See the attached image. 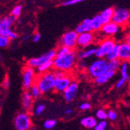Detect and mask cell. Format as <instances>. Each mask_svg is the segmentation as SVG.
I'll use <instances>...</instances> for the list:
<instances>
[{
    "label": "cell",
    "instance_id": "obj_32",
    "mask_svg": "<svg viewBox=\"0 0 130 130\" xmlns=\"http://www.w3.org/2000/svg\"><path fill=\"white\" fill-rule=\"evenodd\" d=\"M10 43V40L0 34V48H6Z\"/></svg>",
    "mask_w": 130,
    "mask_h": 130
},
{
    "label": "cell",
    "instance_id": "obj_35",
    "mask_svg": "<svg viewBox=\"0 0 130 130\" xmlns=\"http://www.w3.org/2000/svg\"><path fill=\"white\" fill-rule=\"evenodd\" d=\"M21 11H22V6L20 5H19L13 8V9L11 12V14H13L16 17H20V15L21 13Z\"/></svg>",
    "mask_w": 130,
    "mask_h": 130
},
{
    "label": "cell",
    "instance_id": "obj_2",
    "mask_svg": "<svg viewBox=\"0 0 130 130\" xmlns=\"http://www.w3.org/2000/svg\"><path fill=\"white\" fill-rule=\"evenodd\" d=\"M87 73L93 79L104 75L108 70V61L105 58H98L87 68Z\"/></svg>",
    "mask_w": 130,
    "mask_h": 130
},
{
    "label": "cell",
    "instance_id": "obj_3",
    "mask_svg": "<svg viewBox=\"0 0 130 130\" xmlns=\"http://www.w3.org/2000/svg\"><path fill=\"white\" fill-rule=\"evenodd\" d=\"M55 80V78L53 75V73L46 72L41 73L40 76L36 78L35 84L40 88L42 93H47L54 90Z\"/></svg>",
    "mask_w": 130,
    "mask_h": 130
},
{
    "label": "cell",
    "instance_id": "obj_12",
    "mask_svg": "<svg viewBox=\"0 0 130 130\" xmlns=\"http://www.w3.org/2000/svg\"><path fill=\"white\" fill-rule=\"evenodd\" d=\"M79 90V84L76 81L72 80L70 84L67 87V88L62 92L63 93V98L66 102H71L73 101L78 93Z\"/></svg>",
    "mask_w": 130,
    "mask_h": 130
},
{
    "label": "cell",
    "instance_id": "obj_48",
    "mask_svg": "<svg viewBox=\"0 0 130 130\" xmlns=\"http://www.w3.org/2000/svg\"><path fill=\"white\" fill-rule=\"evenodd\" d=\"M0 60H1V54H0Z\"/></svg>",
    "mask_w": 130,
    "mask_h": 130
},
{
    "label": "cell",
    "instance_id": "obj_49",
    "mask_svg": "<svg viewBox=\"0 0 130 130\" xmlns=\"http://www.w3.org/2000/svg\"><path fill=\"white\" fill-rule=\"evenodd\" d=\"M62 1H67V0H62Z\"/></svg>",
    "mask_w": 130,
    "mask_h": 130
},
{
    "label": "cell",
    "instance_id": "obj_42",
    "mask_svg": "<svg viewBox=\"0 0 130 130\" xmlns=\"http://www.w3.org/2000/svg\"><path fill=\"white\" fill-rule=\"evenodd\" d=\"M125 41L130 46V30L125 34Z\"/></svg>",
    "mask_w": 130,
    "mask_h": 130
},
{
    "label": "cell",
    "instance_id": "obj_46",
    "mask_svg": "<svg viewBox=\"0 0 130 130\" xmlns=\"http://www.w3.org/2000/svg\"><path fill=\"white\" fill-rule=\"evenodd\" d=\"M29 38H30V37H29L28 35H27V36H26V37H23V41H26V40H27V39H28Z\"/></svg>",
    "mask_w": 130,
    "mask_h": 130
},
{
    "label": "cell",
    "instance_id": "obj_25",
    "mask_svg": "<svg viewBox=\"0 0 130 130\" xmlns=\"http://www.w3.org/2000/svg\"><path fill=\"white\" fill-rule=\"evenodd\" d=\"M122 61L119 58H115V59L108 61V69L114 70L115 72H117L119 69L120 66H121Z\"/></svg>",
    "mask_w": 130,
    "mask_h": 130
},
{
    "label": "cell",
    "instance_id": "obj_18",
    "mask_svg": "<svg viewBox=\"0 0 130 130\" xmlns=\"http://www.w3.org/2000/svg\"><path fill=\"white\" fill-rule=\"evenodd\" d=\"M33 104V97L30 91H26L22 98V105L25 111H29Z\"/></svg>",
    "mask_w": 130,
    "mask_h": 130
},
{
    "label": "cell",
    "instance_id": "obj_5",
    "mask_svg": "<svg viewBox=\"0 0 130 130\" xmlns=\"http://www.w3.org/2000/svg\"><path fill=\"white\" fill-rule=\"evenodd\" d=\"M57 50L52 49L37 58H31L27 61V66L32 68H38L42 64L53 60L56 56Z\"/></svg>",
    "mask_w": 130,
    "mask_h": 130
},
{
    "label": "cell",
    "instance_id": "obj_41",
    "mask_svg": "<svg viewBox=\"0 0 130 130\" xmlns=\"http://www.w3.org/2000/svg\"><path fill=\"white\" fill-rule=\"evenodd\" d=\"M41 40V34L39 33H36L33 37V41L34 42H38Z\"/></svg>",
    "mask_w": 130,
    "mask_h": 130
},
{
    "label": "cell",
    "instance_id": "obj_17",
    "mask_svg": "<svg viewBox=\"0 0 130 130\" xmlns=\"http://www.w3.org/2000/svg\"><path fill=\"white\" fill-rule=\"evenodd\" d=\"M16 19L17 17H14L13 14H10L3 18H1L0 19V30L10 28L16 21Z\"/></svg>",
    "mask_w": 130,
    "mask_h": 130
},
{
    "label": "cell",
    "instance_id": "obj_47",
    "mask_svg": "<svg viewBox=\"0 0 130 130\" xmlns=\"http://www.w3.org/2000/svg\"><path fill=\"white\" fill-rule=\"evenodd\" d=\"M127 80H128V82L130 83V75H129V76H128V78L127 79Z\"/></svg>",
    "mask_w": 130,
    "mask_h": 130
},
{
    "label": "cell",
    "instance_id": "obj_38",
    "mask_svg": "<svg viewBox=\"0 0 130 130\" xmlns=\"http://www.w3.org/2000/svg\"><path fill=\"white\" fill-rule=\"evenodd\" d=\"M91 108V104L89 102H84L79 105V109L81 111H87Z\"/></svg>",
    "mask_w": 130,
    "mask_h": 130
},
{
    "label": "cell",
    "instance_id": "obj_13",
    "mask_svg": "<svg viewBox=\"0 0 130 130\" xmlns=\"http://www.w3.org/2000/svg\"><path fill=\"white\" fill-rule=\"evenodd\" d=\"M71 82H72V79H71V77H69V76H68L67 74L61 78H57L55 80L54 90L56 92L62 93L67 88V87L70 84Z\"/></svg>",
    "mask_w": 130,
    "mask_h": 130
},
{
    "label": "cell",
    "instance_id": "obj_21",
    "mask_svg": "<svg viewBox=\"0 0 130 130\" xmlns=\"http://www.w3.org/2000/svg\"><path fill=\"white\" fill-rule=\"evenodd\" d=\"M91 23H92V27L93 31L94 32H99L103 26V23L100 18L99 14H97L94 16L93 18H91Z\"/></svg>",
    "mask_w": 130,
    "mask_h": 130
},
{
    "label": "cell",
    "instance_id": "obj_34",
    "mask_svg": "<svg viewBox=\"0 0 130 130\" xmlns=\"http://www.w3.org/2000/svg\"><path fill=\"white\" fill-rule=\"evenodd\" d=\"M84 1H86V0H67V1H63L62 6H72V5H75V4L82 3Z\"/></svg>",
    "mask_w": 130,
    "mask_h": 130
},
{
    "label": "cell",
    "instance_id": "obj_7",
    "mask_svg": "<svg viewBox=\"0 0 130 130\" xmlns=\"http://www.w3.org/2000/svg\"><path fill=\"white\" fill-rule=\"evenodd\" d=\"M13 124L17 130H28L32 127L30 117L27 112L19 113L15 117Z\"/></svg>",
    "mask_w": 130,
    "mask_h": 130
},
{
    "label": "cell",
    "instance_id": "obj_22",
    "mask_svg": "<svg viewBox=\"0 0 130 130\" xmlns=\"http://www.w3.org/2000/svg\"><path fill=\"white\" fill-rule=\"evenodd\" d=\"M129 68H130V62L122 61L119 70H120L121 76L122 78H125L126 79L128 78V76H129V73H128Z\"/></svg>",
    "mask_w": 130,
    "mask_h": 130
},
{
    "label": "cell",
    "instance_id": "obj_26",
    "mask_svg": "<svg viewBox=\"0 0 130 130\" xmlns=\"http://www.w3.org/2000/svg\"><path fill=\"white\" fill-rule=\"evenodd\" d=\"M30 93H31L33 98H35V99L39 98L42 93L40 88L38 87V85L36 84H34L31 86V87L30 88Z\"/></svg>",
    "mask_w": 130,
    "mask_h": 130
},
{
    "label": "cell",
    "instance_id": "obj_19",
    "mask_svg": "<svg viewBox=\"0 0 130 130\" xmlns=\"http://www.w3.org/2000/svg\"><path fill=\"white\" fill-rule=\"evenodd\" d=\"M98 122V120L95 117L93 116H87L83 118L80 121V124L83 127L86 128H93L94 126L96 125Z\"/></svg>",
    "mask_w": 130,
    "mask_h": 130
},
{
    "label": "cell",
    "instance_id": "obj_33",
    "mask_svg": "<svg viewBox=\"0 0 130 130\" xmlns=\"http://www.w3.org/2000/svg\"><path fill=\"white\" fill-rule=\"evenodd\" d=\"M107 117L110 121H115L118 118V114L115 111L110 109L107 111Z\"/></svg>",
    "mask_w": 130,
    "mask_h": 130
},
{
    "label": "cell",
    "instance_id": "obj_24",
    "mask_svg": "<svg viewBox=\"0 0 130 130\" xmlns=\"http://www.w3.org/2000/svg\"><path fill=\"white\" fill-rule=\"evenodd\" d=\"M52 67H53V60L42 64L41 66H38L37 69H38V72L39 73H44L46 72H48V70H50Z\"/></svg>",
    "mask_w": 130,
    "mask_h": 130
},
{
    "label": "cell",
    "instance_id": "obj_11",
    "mask_svg": "<svg viewBox=\"0 0 130 130\" xmlns=\"http://www.w3.org/2000/svg\"><path fill=\"white\" fill-rule=\"evenodd\" d=\"M95 41V34L91 32H84L78 34L77 46L80 48H85L92 45Z\"/></svg>",
    "mask_w": 130,
    "mask_h": 130
},
{
    "label": "cell",
    "instance_id": "obj_23",
    "mask_svg": "<svg viewBox=\"0 0 130 130\" xmlns=\"http://www.w3.org/2000/svg\"><path fill=\"white\" fill-rule=\"evenodd\" d=\"M0 34H3V36L8 38L9 40H15L18 38V34L12 30L10 28H6V29H2L0 30Z\"/></svg>",
    "mask_w": 130,
    "mask_h": 130
},
{
    "label": "cell",
    "instance_id": "obj_44",
    "mask_svg": "<svg viewBox=\"0 0 130 130\" xmlns=\"http://www.w3.org/2000/svg\"><path fill=\"white\" fill-rule=\"evenodd\" d=\"M73 109H71V108H68V109H66V111H65V114L66 115H71L73 113Z\"/></svg>",
    "mask_w": 130,
    "mask_h": 130
},
{
    "label": "cell",
    "instance_id": "obj_1",
    "mask_svg": "<svg viewBox=\"0 0 130 130\" xmlns=\"http://www.w3.org/2000/svg\"><path fill=\"white\" fill-rule=\"evenodd\" d=\"M76 52L71 49L69 52L62 55H56L53 59V67L55 69H59L65 73L73 70L76 65Z\"/></svg>",
    "mask_w": 130,
    "mask_h": 130
},
{
    "label": "cell",
    "instance_id": "obj_43",
    "mask_svg": "<svg viewBox=\"0 0 130 130\" xmlns=\"http://www.w3.org/2000/svg\"><path fill=\"white\" fill-rule=\"evenodd\" d=\"M75 31H76L78 34H81V33H84V29H83V27H82V26H81L80 23H79V25H77V27H76V29H75Z\"/></svg>",
    "mask_w": 130,
    "mask_h": 130
},
{
    "label": "cell",
    "instance_id": "obj_6",
    "mask_svg": "<svg viewBox=\"0 0 130 130\" xmlns=\"http://www.w3.org/2000/svg\"><path fill=\"white\" fill-rule=\"evenodd\" d=\"M130 20V11L125 8L114 9V14L111 21L121 27L126 25Z\"/></svg>",
    "mask_w": 130,
    "mask_h": 130
},
{
    "label": "cell",
    "instance_id": "obj_8",
    "mask_svg": "<svg viewBox=\"0 0 130 130\" xmlns=\"http://www.w3.org/2000/svg\"><path fill=\"white\" fill-rule=\"evenodd\" d=\"M77 38L78 34L75 30L67 31L61 37L60 44L61 45L66 46L71 49H74L77 46Z\"/></svg>",
    "mask_w": 130,
    "mask_h": 130
},
{
    "label": "cell",
    "instance_id": "obj_36",
    "mask_svg": "<svg viewBox=\"0 0 130 130\" xmlns=\"http://www.w3.org/2000/svg\"><path fill=\"white\" fill-rule=\"evenodd\" d=\"M126 82H127V79L122 77L120 79H119V80H118V82L116 83V84H115L116 88L117 89H121V88H122L125 85Z\"/></svg>",
    "mask_w": 130,
    "mask_h": 130
},
{
    "label": "cell",
    "instance_id": "obj_39",
    "mask_svg": "<svg viewBox=\"0 0 130 130\" xmlns=\"http://www.w3.org/2000/svg\"><path fill=\"white\" fill-rule=\"evenodd\" d=\"M44 109H45V106L44 104H39L35 108V110H34L35 114L37 115H40L44 111Z\"/></svg>",
    "mask_w": 130,
    "mask_h": 130
},
{
    "label": "cell",
    "instance_id": "obj_9",
    "mask_svg": "<svg viewBox=\"0 0 130 130\" xmlns=\"http://www.w3.org/2000/svg\"><path fill=\"white\" fill-rule=\"evenodd\" d=\"M23 86L26 90H29L33 84H34L36 81V76H35V71L34 68L27 66L23 70Z\"/></svg>",
    "mask_w": 130,
    "mask_h": 130
},
{
    "label": "cell",
    "instance_id": "obj_10",
    "mask_svg": "<svg viewBox=\"0 0 130 130\" xmlns=\"http://www.w3.org/2000/svg\"><path fill=\"white\" fill-rule=\"evenodd\" d=\"M121 26L118 25L113 21H110L107 23L103 24L100 32L104 38H113L120 31Z\"/></svg>",
    "mask_w": 130,
    "mask_h": 130
},
{
    "label": "cell",
    "instance_id": "obj_29",
    "mask_svg": "<svg viewBox=\"0 0 130 130\" xmlns=\"http://www.w3.org/2000/svg\"><path fill=\"white\" fill-rule=\"evenodd\" d=\"M108 128V122L106 120H100L97 122L96 125L94 126V130H105Z\"/></svg>",
    "mask_w": 130,
    "mask_h": 130
},
{
    "label": "cell",
    "instance_id": "obj_40",
    "mask_svg": "<svg viewBox=\"0 0 130 130\" xmlns=\"http://www.w3.org/2000/svg\"><path fill=\"white\" fill-rule=\"evenodd\" d=\"M79 67L81 69H87V64L85 60H79V64H78Z\"/></svg>",
    "mask_w": 130,
    "mask_h": 130
},
{
    "label": "cell",
    "instance_id": "obj_16",
    "mask_svg": "<svg viewBox=\"0 0 130 130\" xmlns=\"http://www.w3.org/2000/svg\"><path fill=\"white\" fill-rule=\"evenodd\" d=\"M113 14H114V8H112V7L106 8L105 9L101 11L99 13V16L103 23V24L111 21Z\"/></svg>",
    "mask_w": 130,
    "mask_h": 130
},
{
    "label": "cell",
    "instance_id": "obj_45",
    "mask_svg": "<svg viewBox=\"0 0 130 130\" xmlns=\"http://www.w3.org/2000/svg\"><path fill=\"white\" fill-rule=\"evenodd\" d=\"M4 87H5L6 88H8V87H9V81L8 78H7V79H6V81H5V83H4Z\"/></svg>",
    "mask_w": 130,
    "mask_h": 130
},
{
    "label": "cell",
    "instance_id": "obj_31",
    "mask_svg": "<svg viewBox=\"0 0 130 130\" xmlns=\"http://www.w3.org/2000/svg\"><path fill=\"white\" fill-rule=\"evenodd\" d=\"M57 124L56 120L55 119H48L44 122V127L46 129H52Z\"/></svg>",
    "mask_w": 130,
    "mask_h": 130
},
{
    "label": "cell",
    "instance_id": "obj_14",
    "mask_svg": "<svg viewBox=\"0 0 130 130\" xmlns=\"http://www.w3.org/2000/svg\"><path fill=\"white\" fill-rule=\"evenodd\" d=\"M97 47H91V48H81V50L76 52V58L78 60H86L87 58L96 55Z\"/></svg>",
    "mask_w": 130,
    "mask_h": 130
},
{
    "label": "cell",
    "instance_id": "obj_37",
    "mask_svg": "<svg viewBox=\"0 0 130 130\" xmlns=\"http://www.w3.org/2000/svg\"><path fill=\"white\" fill-rule=\"evenodd\" d=\"M53 75H54L55 78L57 79V78H61V77L66 76V73L63 72V71H62V70H59V69H55L53 72Z\"/></svg>",
    "mask_w": 130,
    "mask_h": 130
},
{
    "label": "cell",
    "instance_id": "obj_30",
    "mask_svg": "<svg viewBox=\"0 0 130 130\" xmlns=\"http://www.w3.org/2000/svg\"><path fill=\"white\" fill-rule=\"evenodd\" d=\"M96 119L98 120H106L108 119L107 111L104 109H99L96 111Z\"/></svg>",
    "mask_w": 130,
    "mask_h": 130
},
{
    "label": "cell",
    "instance_id": "obj_20",
    "mask_svg": "<svg viewBox=\"0 0 130 130\" xmlns=\"http://www.w3.org/2000/svg\"><path fill=\"white\" fill-rule=\"evenodd\" d=\"M119 47L120 42H116L114 48L109 52V53L105 56V58L108 61L115 59V58H119Z\"/></svg>",
    "mask_w": 130,
    "mask_h": 130
},
{
    "label": "cell",
    "instance_id": "obj_15",
    "mask_svg": "<svg viewBox=\"0 0 130 130\" xmlns=\"http://www.w3.org/2000/svg\"><path fill=\"white\" fill-rule=\"evenodd\" d=\"M119 58L121 61L130 62V46L125 41L120 43Z\"/></svg>",
    "mask_w": 130,
    "mask_h": 130
},
{
    "label": "cell",
    "instance_id": "obj_28",
    "mask_svg": "<svg viewBox=\"0 0 130 130\" xmlns=\"http://www.w3.org/2000/svg\"><path fill=\"white\" fill-rule=\"evenodd\" d=\"M109 79H110L107 76H106L105 74H104L99 77H97V78L94 79V82H95V84L97 85H103V84H107Z\"/></svg>",
    "mask_w": 130,
    "mask_h": 130
},
{
    "label": "cell",
    "instance_id": "obj_4",
    "mask_svg": "<svg viewBox=\"0 0 130 130\" xmlns=\"http://www.w3.org/2000/svg\"><path fill=\"white\" fill-rule=\"evenodd\" d=\"M116 41L113 38H104L97 47L95 56L97 58H105L109 52L114 48Z\"/></svg>",
    "mask_w": 130,
    "mask_h": 130
},
{
    "label": "cell",
    "instance_id": "obj_27",
    "mask_svg": "<svg viewBox=\"0 0 130 130\" xmlns=\"http://www.w3.org/2000/svg\"><path fill=\"white\" fill-rule=\"evenodd\" d=\"M83 29H84V32H91L93 31V27H92V23H91V19L87 18L83 20V22L80 23Z\"/></svg>",
    "mask_w": 130,
    "mask_h": 130
}]
</instances>
